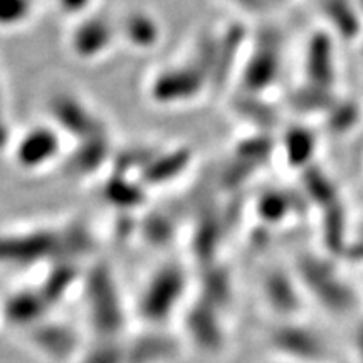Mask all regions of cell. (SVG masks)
I'll return each instance as SVG.
<instances>
[{
    "label": "cell",
    "instance_id": "4",
    "mask_svg": "<svg viewBox=\"0 0 363 363\" xmlns=\"http://www.w3.org/2000/svg\"><path fill=\"white\" fill-rule=\"evenodd\" d=\"M24 333L27 347L49 363H76L86 347L79 331L66 321L45 318Z\"/></svg>",
    "mask_w": 363,
    "mask_h": 363
},
{
    "label": "cell",
    "instance_id": "2",
    "mask_svg": "<svg viewBox=\"0 0 363 363\" xmlns=\"http://www.w3.org/2000/svg\"><path fill=\"white\" fill-rule=\"evenodd\" d=\"M269 347L284 363H325L330 348L318 331L294 320L281 321L269 331Z\"/></svg>",
    "mask_w": 363,
    "mask_h": 363
},
{
    "label": "cell",
    "instance_id": "1",
    "mask_svg": "<svg viewBox=\"0 0 363 363\" xmlns=\"http://www.w3.org/2000/svg\"><path fill=\"white\" fill-rule=\"evenodd\" d=\"M86 310L94 338H121L126 315L115 279L106 269H96L86 283Z\"/></svg>",
    "mask_w": 363,
    "mask_h": 363
},
{
    "label": "cell",
    "instance_id": "10",
    "mask_svg": "<svg viewBox=\"0 0 363 363\" xmlns=\"http://www.w3.org/2000/svg\"><path fill=\"white\" fill-rule=\"evenodd\" d=\"M59 2H61L67 11H79V9H83L89 0H59Z\"/></svg>",
    "mask_w": 363,
    "mask_h": 363
},
{
    "label": "cell",
    "instance_id": "5",
    "mask_svg": "<svg viewBox=\"0 0 363 363\" xmlns=\"http://www.w3.org/2000/svg\"><path fill=\"white\" fill-rule=\"evenodd\" d=\"M185 340L194 350L206 357L224 355L229 347V333H227L222 311L201 298L190 305L184 315Z\"/></svg>",
    "mask_w": 363,
    "mask_h": 363
},
{
    "label": "cell",
    "instance_id": "8",
    "mask_svg": "<svg viewBox=\"0 0 363 363\" xmlns=\"http://www.w3.org/2000/svg\"><path fill=\"white\" fill-rule=\"evenodd\" d=\"M264 296L267 305L276 315L286 320H293L301 308V298L291 279L283 274H271L264 283Z\"/></svg>",
    "mask_w": 363,
    "mask_h": 363
},
{
    "label": "cell",
    "instance_id": "11",
    "mask_svg": "<svg viewBox=\"0 0 363 363\" xmlns=\"http://www.w3.org/2000/svg\"><path fill=\"white\" fill-rule=\"evenodd\" d=\"M281 363H284V362H281Z\"/></svg>",
    "mask_w": 363,
    "mask_h": 363
},
{
    "label": "cell",
    "instance_id": "7",
    "mask_svg": "<svg viewBox=\"0 0 363 363\" xmlns=\"http://www.w3.org/2000/svg\"><path fill=\"white\" fill-rule=\"evenodd\" d=\"M49 301L40 291H17L4 305V320L12 328L27 331L48 318Z\"/></svg>",
    "mask_w": 363,
    "mask_h": 363
},
{
    "label": "cell",
    "instance_id": "6",
    "mask_svg": "<svg viewBox=\"0 0 363 363\" xmlns=\"http://www.w3.org/2000/svg\"><path fill=\"white\" fill-rule=\"evenodd\" d=\"M182 353V340L160 326H150L125 342L126 363H174Z\"/></svg>",
    "mask_w": 363,
    "mask_h": 363
},
{
    "label": "cell",
    "instance_id": "9",
    "mask_svg": "<svg viewBox=\"0 0 363 363\" xmlns=\"http://www.w3.org/2000/svg\"><path fill=\"white\" fill-rule=\"evenodd\" d=\"M76 363H126L125 342L121 338H94Z\"/></svg>",
    "mask_w": 363,
    "mask_h": 363
},
{
    "label": "cell",
    "instance_id": "3",
    "mask_svg": "<svg viewBox=\"0 0 363 363\" xmlns=\"http://www.w3.org/2000/svg\"><path fill=\"white\" fill-rule=\"evenodd\" d=\"M185 293L180 267H163L152 276L138 301V315L148 326H162L179 308Z\"/></svg>",
    "mask_w": 363,
    "mask_h": 363
}]
</instances>
